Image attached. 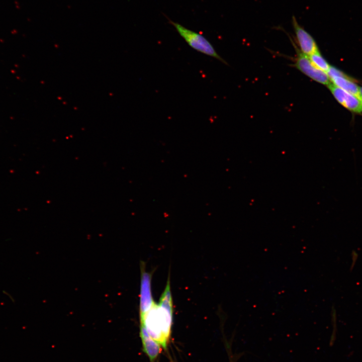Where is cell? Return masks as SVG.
Segmentation results:
<instances>
[{
  "instance_id": "obj_1",
  "label": "cell",
  "mask_w": 362,
  "mask_h": 362,
  "mask_svg": "<svg viewBox=\"0 0 362 362\" xmlns=\"http://www.w3.org/2000/svg\"><path fill=\"white\" fill-rule=\"evenodd\" d=\"M140 323L151 338L167 349L172 322L160 312L158 304L154 303L145 314L140 316Z\"/></svg>"
},
{
  "instance_id": "obj_2",
  "label": "cell",
  "mask_w": 362,
  "mask_h": 362,
  "mask_svg": "<svg viewBox=\"0 0 362 362\" xmlns=\"http://www.w3.org/2000/svg\"><path fill=\"white\" fill-rule=\"evenodd\" d=\"M187 44L193 49L206 55L218 59L227 65L226 61L220 56L209 40L202 35L184 27L177 22L168 20Z\"/></svg>"
},
{
  "instance_id": "obj_3",
  "label": "cell",
  "mask_w": 362,
  "mask_h": 362,
  "mask_svg": "<svg viewBox=\"0 0 362 362\" xmlns=\"http://www.w3.org/2000/svg\"><path fill=\"white\" fill-rule=\"evenodd\" d=\"M291 40L296 51L294 66L313 80L327 85L330 80L327 73L317 68L311 62L309 56L303 53L292 39Z\"/></svg>"
},
{
  "instance_id": "obj_4",
  "label": "cell",
  "mask_w": 362,
  "mask_h": 362,
  "mask_svg": "<svg viewBox=\"0 0 362 362\" xmlns=\"http://www.w3.org/2000/svg\"><path fill=\"white\" fill-rule=\"evenodd\" d=\"M292 24L294 30L298 48L304 54L309 56L319 51L316 42L312 35L298 23L294 16L292 18Z\"/></svg>"
},
{
  "instance_id": "obj_5",
  "label": "cell",
  "mask_w": 362,
  "mask_h": 362,
  "mask_svg": "<svg viewBox=\"0 0 362 362\" xmlns=\"http://www.w3.org/2000/svg\"><path fill=\"white\" fill-rule=\"evenodd\" d=\"M327 86L334 98L342 106L355 113L362 112V102L356 96L330 82Z\"/></svg>"
},
{
  "instance_id": "obj_6",
  "label": "cell",
  "mask_w": 362,
  "mask_h": 362,
  "mask_svg": "<svg viewBox=\"0 0 362 362\" xmlns=\"http://www.w3.org/2000/svg\"><path fill=\"white\" fill-rule=\"evenodd\" d=\"M151 275L142 268L140 301V315L145 314L152 307L154 302L151 291Z\"/></svg>"
},
{
  "instance_id": "obj_7",
  "label": "cell",
  "mask_w": 362,
  "mask_h": 362,
  "mask_svg": "<svg viewBox=\"0 0 362 362\" xmlns=\"http://www.w3.org/2000/svg\"><path fill=\"white\" fill-rule=\"evenodd\" d=\"M140 335L144 353L148 357L150 362H155L161 352V346L150 337L142 326H140Z\"/></svg>"
},
{
  "instance_id": "obj_8",
  "label": "cell",
  "mask_w": 362,
  "mask_h": 362,
  "mask_svg": "<svg viewBox=\"0 0 362 362\" xmlns=\"http://www.w3.org/2000/svg\"><path fill=\"white\" fill-rule=\"evenodd\" d=\"M330 80L336 86L356 96L360 99L359 86L345 74L332 77L330 78Z\"/></svg>"
},
{
  "instance_id": "obj_9",
  "label": "cell",
  "mask_w": 362,
  "mask_h": 362,
  "mask_svg": "<svg viewBox=\"0 0 362 362\" xmlns=\"http://www.w3.org/2000/svg\"><path fill=\"white\" fill-rule=\"evenodd\" d=\"M313 64L319 69L327 73L330 65L321 55L319 51L309 56Z\"/></svg>"
},
{
  "instance_id": "obj_10",
  "label": "cell",
  "mask_w": 362,
  "mask_h": 362,
  "mask_svg": "<svg viewBox=\"0 0 362 362\" xmlns=\"http://www.w3.org/2000/svg\"><path fill=\"white\" fill-rule=\"evenodd\" d=\"M359 93L360 99L362 102V87H359Z\"/></svg>"
}]
</instances>
